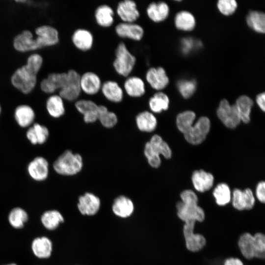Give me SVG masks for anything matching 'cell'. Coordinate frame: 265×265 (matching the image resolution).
Masks as SVG:
<instances>
[{
  "instance_id": "6da1fadb",
  "label": "cell",
  "mask_w": 265,
  "mask_h": 265,
  "mask_svg": "<svg viewBox=\"0 0 265 265\" xmlns=\"http://www.w3.org/2000/svg\"><path fill=\"white\" fill-rule=\"evenodd\" d=\"M43 63L42 56L37 53L30 55L26 64L17 69L11 77V83L17 89L28 94L35 87L37 75Z\"/></svg>"
},
{
  "instance_id": "7a4b0ae2",
  "label": "cell",
  "mask_w": 265,
  "mask_h": 265,
  "mask_svg": "<svg viewBox=\"0 0 265 265\" xmlns=\"http://www.w3.org/2000/svg\"><path fill=\"white\" fill-rule=\"evenodd\" d=\"M144 153L149 164L154 168L161 164L159 156L168 159L171 157L172 151L168 144L158 134L154 135L145 145Z\"/></svg>"
},
{
  "instance_id": "3957f363",
  "label": "cell",
  "mask_w": 265,
  "mask_h": 265,
  "mask_svg": "<svg viewBox=\"0 0 265 265\" xmlns=\"http://www.w3.org/2000/svg\"><path fill=\"white\" fill-rule=\"evenodd\" d=\"M114 55L112 66L116 73L124 78L130 76L136 63L135 55L130 51L123 42H120L117 44Z\"/></svg>"
},
{
  "instance_id": "277c9868",
  "label": "cell",
  "mask_w": 265,
  "mask_h": 265,
  "mask_svg": "<svg viewBox=\"0 0 265 265\" xmlns=\"http://www.w3.org/2000/svg\"><path fill=\"white\" fill-rule=\"evenodd\" d=\"M81 156L67 150L60 155L53 163L55 172L62 175L72 176L78 173L82 168Z\"/></svg>"
},
{
  "instance_id": "5b68a950",
  "label": "cell",
  "mask_w": 265,
  "mask_h": 265,
  "mask_svg": "<svg viewBox=\"0 0 265 265\" xmlns=\"http://www.w3.org/2000/svg\"><path fill=\"white\" fill-rule=\"evenodd\" d=\"M66 73L67 80L63 87L59 90V95L63 99L74 101L78 99L81 93L80 74L73 69Z\"/></svg>"
},
{
  "instance_id": "8992f818",
  "label": "cell",
  "mask_w": 265,
  "mask_h": 265,
  "mask_svg": "<svg viewBox=\"0 0 265 265\" xmlns=\"http://www.w3.org/2000/svg\"><path fill=\"white\" fill-rule=\"evenodd\" d=\"M211 128L209 119L205 116L201 117L195 124L184 134L186 140L193 145L202 143L206 138Z\"/></svg>"
},
{
  "instance_id": "52a82bcc",
  "label": "cell",
  "mask_w": 265,
  "mask_h": 265,
  "mask_svg": "<svg viewBox=\"0 0 265 265\" xmlns=\"http://www.w3.org/2000/svg\"><path fill=\"white\" fill-rule=\"evenodd\" d=\"M217 115L223 124L230 129L237 127L241 121L235 105L230 104L226 99L220 102Z\"/></svg>"
},
{
  "instance_id": "ba28073f",
  "label": "cell",
  "mask_w": 265,
  "mask_h": 265,
  "mask_svg": "<svg viewBox=\"0 0 265 265\" xmlns=\"http://www.w3.org/2000/svg\"><path fill=\"white\" fill-rule=\"evenodd\" d=\"M195 221L185 222L183 234L186 248L193 252L201 250L206 244L205 238L201 234L194 233Z\"/></svg>"
},
{
  "instance_id": "9c48e42d",
  "label": "cell",
  "mask_w": 265,
  "mask_h": 265,
  "mask_svg": "<svg viewBox=\"0 0 265 265\" xmlns=\"http://www.w3.org/2000/svg\"><path fill=\"white\" fill-rule=\"evenodd\" d=\"M116 35L121 38H127L134 41H140L144 35L143 27L135 23L120 22L115 26Z\"/></svg>"
},
{
  "instance_id": "30bf717a",
  "label": "cell",
  "mask_w": 265,
  "mask_h": 265,
  "mask_svg": "<svg viewBox=\"0 0 265 265\" xmlns=\"http://www.w3.org/2000/svg\"><path fill=\"white\" fill-rule=\"evenodd\" d=\"M176 208L178 217L185 222L190 221L201 222L205 218L204 211L198 205L185 204L179 202Z\"/></svg>"
},
{
  "instance_id": "8fae6325",
  "label": "cell",
  "mask_w": 265,
  "mask_h": 265,
  "mask_svg": "<svg viewBox=\"0 0 265 265\" xmlns=\"http://www.w3.org/2000/svg\"><path fill=\"white\" fill-rule=\"evenodd\" d=\"M117 15L122 22L135 23L140 16L136 3L132 0L119 1L116 8Z\"/></svg>"
},
{
  "instance_id": "7c38bea8",
  "label": "cell",
  "mask_w": 265,
  "mask_h": 265,
  "mask_svg": "<svg viewBox=\"0 0 265 265\" xmlns=\"http://www.w3.org/2000/svg\"><path fill=\"white\" fill-rule=\"evenodd\" d=\"M145 80L153 89L158 91L164 89L169 83V78L162 67L149 68L145 74Z\"/></svg>"
},
{
  "instance_id": "4fadbf2b",
  "label": "cell",
  "mask_w": 265,
  "mask_h": 265,
  "mask_svg": "<svg viewBox=\"0 0 265 265\" xmlns=\"http://www.w3.org/2000/svg\"><path fill=\"white\" fill-rule=\"evenodd\" d=\"M31 250L33 255L41 260L51 257L53 251V243L52 240L45 236L37 237L31 242Z\"/></svg>"
},
{
  "instance_id": "5bb4252c",
  "label": "cell",
  "mask_w": 265,
  "mask_h": 265,
  "mask_svg": "<svg viewBox=\"0 0 265 265\" xmlns=\"http://www.w3.org/2000/svg\"><path fill=\"white\" fill-rule=\"evenodd\" d=\"M81 92L88 95H94L101 91L102 81L100 76L93 71H86L80 75Z\"/></svg>"
},
{
  "instance_id": "9a60e30c",
  "label": "cell",
  "mask_w": 265,
  "mask_h": 265,
  "mask_svg": "<svg viewBox=\"0 0 265 265\" xmlns=\"http://www.w3.org/2000/svg\"><path fill=\"white\" fill-rule=\"evenodd\" d=\"M100 206L99 198L92 193L86 192L79 198L77 207L82 215H94L99 211Z\"/></svg>"
},
{
  "instance_id": "2e32d148",
  "label": "cell",
  "mask_w": 265,
  "mask_h": 265,
  "mask_svg": "<svg viewBox=\"0 0 265 265\" xmlns=\"http://www.w3.org/2000/svg\"><path fill=\"white\" fill-rule=\"evenodd\" d=\"M71 39L74 46L83 52L90 51L93 46L94 41L92 33L84 28L76 29L72 34Z\"/></svg>"
},
{
  "instance_id": "e0dca14e",
  "label": "cell",
  "mask_w": 265,
  "mask_h": 265,
  "mask_svg": "<svg viewBox=\"0 0 265 265\" xmlns=\"http://www.w3.org/2000/svg\"><path fill=\"white\" fill-rule=\"evenodd\" d=\"M35 33L36 40L41 48L55 45L59 42L58 32L53 26L47 25L40 26L36 29Z\"/></svg>"
},
{
  "instance_id": "ac0fdd59",
  "label": "cell",
  "mask_w": 265,
  "mask_h": 265,
  "mask_svg": "<svg viewBox=\"0 0 265 265\" xmlns=\"http://www.w3.org/2000/svg\"><path fill=\"white\" fill-rule=\"evenodd\" d=\"M27 171L31 178L35 181L46 180L49 174L48 161L42 157H36L28 164Z\"/></svg>"
},
{
  "instance_id": "d6986e66",
  "label": "cell",
  "mask_w": 265,
  "mask_h": 265,
  "mask_svg": "<svg viewBox=\"0 0 265 265\" xmlns=\"http://www.w3.org/2000/svg\"><path fill=\"white\" fill-rule=\"evenodd\" d=\"M75 106L77 110L83 115L86 123H93L98 120L99 105L94 101L85 99L79 100L76 102Z\"/></svg>"
},
{
  "instance_id": "ffe728a7",
  "label": "cell",
  "mask_w": 265,
  "mask_h": 265,
  "mask_svg": "<svg viewBox=\"0 0 265 265\" xmlns=\"http://www.w3.org/2000/svg\"><path fill=\"white\" fill-rule=\"evenodd\" d=\"M14 48L18 51L26 52L41 49L36 39L29 30H24L14 39Z\"/></svg>"
},
{
  "instance_id": "44dd1931",
  "label": "cell",
  "mask_w": 265,
  "mask_h": 265,
  "mask_svg": "<svg viewBox=\"0 0 265 265\" xmlns=\"http://www.w3.org/2000/svg\"><path fill=\"white\" fill-rule=\"evenodd\" d=\"M67 80V73H53L42 80L40 87L47 93H53L57 90H60L64 85Z\"/></svg>"
},
{
  "instance_id": "7402d4cb",
  "label": "cell",
  "mask_w": 265,
  "mask_h": 265,
  "mask_svg": "<svg viewBox=\"0 0 265 265\" xmlns=\"http://www.w3.org/2000/svg\"><path fill=\"white\" fill-rule=\"evenodd\" d=\"M101 91L108 101L119 103L124 98V90L119 83L113 80H107L102 82Z\"/></svg>"
},
{
  "instance_id": "603a6c76",
  "label": "cell",
  "mask_w": 265,
  "mask_h": 265,
  "mask_svg": "<svg viewBox=\"0 0 265 265\" xmlns=\"http://www.w3.org/2000/svg\"><path fill=\"white\" fill-rule=\"evenodd\" d=\"M123 90L132 98H139L146 92L145 84L142 78L136 76H130L124 82Z\"/></svg>"
},
{
  "instance_id": "cb8c5ba5",
  "label": "cell",
  "mask_w": 265,
  "mask_h": 265,
  "mask_svg": "<svg viewBox=\"0 0 265 265\" xmlns=\"http://www.w3.org/2000/svg\"><path fill=\"white\" fill-rule=\"evenodd\" d=\"M114 11L109 5L102 4L98 6L94 11L96 23L100 27L108 28L114 22Z\"/></svg>"
},
{
  "instance_id": "d4e9b609",
  "label": "cell",
  "mask_w": 265,
  "mask_h": 265,
  "mask_svg": "<svg viewBox=\"0 0 265 265\" xmlns=\"http://www.w3.org/2000/svg\"><path fill=\"white\" fill-rule=\"evenodd\" d=\"M146 12L150 20L154 23H160L167 18L169 7L164 1L152 2L147 6Z\"/></svg>"
},
{
  "instance_id": "484cf974",
  "label": "cell",
  "mask_w": 265,
  "mask_h": 265,
  "mask_svg": "<svg viewBox=\"0 0 265 265\" xmlns=\"http://www.w3.org/2000/svg\"><path fill=\"white\" fill-rule=\"evenodd\" d=\"M191 180L195 189L200 192H204L212 188L214 182L213 175L203 170L193 172Z\"/></svg>"
},
{
  "instance_id": "4316f807",
  "label": "cell",
  "mask_w": 265,
  "mask_h": 265,
  "mask_svg": "<svg viewBox=\"0 0 265 265\" xmlns=\"http://www.w3.org/2000/svg\"><path fill=\"white\" fill-rule=\"evenodd\" d=\"M112 210L117 216L125 218L130 216L134 211V205L129 198L120 195L114 200Z\"/></svg>"
},
{
  "instance_id": "83f0119b",
  "label": "cell",
  "mask_w": 265,
  "mask_h": 265,
  "mask_svg": "<svg viewBox=\"0 0 265 265\" xmlns=\"http://www.w3.org/2000/svg\"><path fill=\"white\" fill-rule=\"evenodd\" d=\"M64 221L63 215L56 210H47L40 216V222L42 226L49 231L56 229Z\"/></svg>"
},
{
  "instance_id": "f1b7e54d",
  "label": "cell",
  "mask_w": 265,
  "mask_h": 265,
  "mask_svg": "<svg viewBox=\"0 0 265 265\" xmlns=\"http://www.w3.org/2000/svg\"><path fill=\"white\" fill-rule=\"evenodd\" d=\"M14 117L20 127L26 128L30 126L33 122L35 113L30 106L22 105L19 106L15 109Z\"/></svg>"
},
{
  "instance_id": "f546056e",
  "label": "cell",
  "mask_w": 265,
  "mask_h": 265,
  "mask_svg": "<svg viewBox=\"0 0 265 265\" xmlns=\"http://www.w3.org/2000/svg\"><path fill=\"white\" fill-rule=\"evenodd\" d=\"M136 124L138 129L144 132H152L157 125V120L155 116L148 111H143L136 116Z\"/></svg>"
},
{
  "instance_id": "4dcf8cb0",
  "label": "cell",
  "mask_w": 265,
  "mask_h": 265,
  "mask_svg": "<svg viewBox=\"0 0 265 265\" xmlns=\"http://www.w3.org/2000/svg\"><path fill=\"white\" fill-rule=\"evenodd\" d=\"M29 218L27 212L21 207H15L9 212L7 220L9 225L14 229L24 228Z\"/></svg>"
},
{
  "instance_id": "1f68e13d",
  "label": "cell",
  "mask_w": 265,
  "mask_h": 265,
  "mask_svg": "<svg viewBox=\"0 0 265 265\" xmlns=\"http://www.w3.org/2000/svg\"><path fill=\"white\" fill-rule=\"evenodd\" d=\"M149 106L154 113H159L168 108L169 99L167 95L161 91H158L149 100Z\"/></svg>"
},
{
  "instance_id": "d6a6232c",
  "label": "cell",
  "mask_w": 265,
  "mask_h": 265,
  "mask_svg": "<svg viewBox=\"0 0 265 265\" xmlns=\"http://www.w3.org/2000/svg\"><path fill=\"white\" fill-rule=\"evenodd\" d=\"M238 246L243 256L248 260L255 258L253 236L249 233L240 235L238 240Z\"/></svg>"
},
{
  "instance_id": "836d02e7",
  "label": "cell",
  "mask_w": 265,
  "mask_h": 265,
  "mask_svg": "<svg viewBox=\"0 0 265 265\" xmlns=\"http://www.w3.org/2000/svg\"><path fill=\"white\" fill-rule=\"evenodd\" d=\"M253 102L249 97L242 95L238 98L235 104L240 120L247 123L250 120V113Z\"/></svg>"
},
{
  "instance_id": "e575fe53",
  "label": "cell",
  "mask_w": 265,
  "mask_h": 265,
  "mask_svg": "<svg viewBox=\"0 0 265 265\" xmlns=\"http://www.w3.org/2000/svg\"><path fill=\"white\" fill-rule=\"evenodd\" d=\"M46 108L49 114L53 117L58 118L65 113L63 99L59 95L50 96L46 102Z\"/></svg>"
},
{
  "instance_id": "d590c367",
  "label": "cell",
  "mask_w": 265,
  "mask_h": 265,
  "mask_svg": "<svg viewBox=\"0 0 265 265\" xmlns=\"http://www.w3.org/2000/svg\"><path fill=\"white\" fill-rule=\"evenodd\" d=\"M175 24L176 27L182 30L190 31L195 25V20L190 12L182 11L178 12L175 16Z\"/></svg>"
},
{
  "instance_id": "8d00e7d4",
  "label": "cell",
  "mask_w": 265,
  "mask_h": 265,
  "mask_svg": "<svg viewBox=\"0 0 265 265\" xmlns=\"http://www.w3.org/2000/svg\"><path fill=\"white\" fill-rule=\"evenodd\" d=\"M246 22L254 31L259 33L265 32V15L264 13L257 11L250 12L247 16Z\"/></svg>"
},
{
  "instance_id": "74e56055",
  "label": "cell",
  "mask_w": 265,
  "mask_h": 265,
  "mask_svg": "<svg viewBox=\"0 0 265 265\" xmlns=\"http://www.w3.org/2000/svg\"><path fill=\"white\" fill-rule=\"evenodd\" d=\"M195 117V113L190 110L185 111L178 114L176 118V125L178 130L184 134H185L193 126Z\"/></svg>"
},
{
  "instance_id": "f35d334b",
  "label": "cell",
  "mask_w": 265,
  "mask_h": 265,
  "mask_svg": "<svg viewBox=\"0 0 265 265\" xmlns=\"http://www.w3.org/2000/svg\"><path fill=\"white\" fill-rule=\"evenodd\" d=\"M216 203L220 206L227 205L231 200V192L229 186L225 183L217 185L213 191Z\"/></svg>"
},
{
  "instance_id": "ab89813d",
  "label": "cell",
  "mask_w": 265,
  "mask_h": 265,
  "mask_svg": "<svg viewBox=\"0 0 265 265\" xmlns=\"http://www.w3.org/2000/svg\"><path fill=\"white\" fill-rule=\"evenodd\" d=\"M98 120L106 128H112L118 121L116 114L103 105H99Z\"/></svg>"
},
{
  "instance_id": "60d3db41",
  "label": "cell",
  "mask_w": 265,
  "mask_h": 265,
  "mask_svg": "<svg viewBox=\"0 0 265 265\" xmlns=\"http://www.w3.org/2000/svg\"><path fill=\"white\" fill-rule=\"evenodd\" d=\"M255 258L264 259L265 256V236L261 233H257L253 236Z\"/></svg>"
},
{
  "instance_id": "b9f144b4",
  "label": "cell",
  "mask_w": 265,
  "mask_h": 265,
  "mask_svg": "<svg viewBox=\"0 0 265 265\" xmlns=\"http://www.w3.org/2000/svg\"><path fill=\"white\" fill-rule=\"evenodd\" d=\"M177 87L182 96L186 99L193 94L196 85L193 80H182L178 82Z\"/></svg>"
},
{
  "instance_id": "7bdbcfd3",
  "label": "cell",
  "mask_w": 265,
  "mask_h": 265,
  "mask_svg": "<svg viewBox=\"0 0 265 265\" xmlns=\"http://www.w3.org/2000/svg\"><path fill=\"white\" fill-rule=\"evenodd\" d=\"M35 134L37 144L44 143L47 140L49 132L48 129L45 126L38 123H35L31 127Z\"/></svg>"
},
{
  "instance_id": "ee69618b",
  "label": "cell",
  "mask_w": 265,
  "mask_h": 265,
  "mask_svg": "<svg viewBox=\"0 0 265 265\" xmlns=\"http://www.w3.org/2000/svg\"><path fill=\"white\" fill-rule=\"evenodd\" d=\"M231 199L234 208L238 211L245 210V198L243 190L235 188L233 190Z\"/></svg>"
},
{
  "instance_id": "f6af8a7d",
  "label": "cell",
  "mask_w": 265,
  "mask_h": 265,
  "mask_svg": "<svg viewBox=\"0 0 265 265\" xmlns=\"http://www.w3.org/2000/svg\"><path fill=\"white\" fill-rule=\"evenodd\" d=\"M219 11L224 15L232 14L237 8V2L235 0H219L217 2Z\"/></svg>"
},
{
  "instance_id": "bcb514c9",
  "label": "cell",
  "mask_w": 265,
  "mask_h": 265,
  "mask_svg": "<svg viewBox=\"0 0 265 265\" xmlns=\"http://www.w3.org/2000/svg\"><path fill=\"white\" fill-rule=\"evenodd\" d=\"M182 202L185 204L198 205V199L196 193L192 190L186 189L180 194Z\"/></svg>"
},
{
  "instance_id": "7dc6e473",
  "label": "cell",
  "mask_w": 265,
  "mask_h": 265,
  "mask_svg": "<svg viewBox=\"0 0 265 265\" xmlns=\"http://www.w3.org/2000/svg\"><path fill=\"white\" fill-rule=\"evenodd\" d=\"M245 198V210L252 209L255 203V199L252 190L250 188H246L243 190Z\"/></svg>"
},
{
  "instance_id": "c3c4849f",
  "label": "cell",
  "mask_w": 265,
  "mask_h": 265,
  "mask_svg": "<svg viewBox=\"0 0 265 265\" xmlns=\"http://www.w3.org/2000/svg\"><path fill=\"white\" fill-rule=\"evenodd\" d=\"M199 43L195 42L194 40L190 38H186L182 40V50L185 53H188L193 48H194L196 44Z\"/></svg>"
},
{
  "instance_id": "681fc988",
  "label": "cell",
  "mask_w": 265,
  "mask_h": 265,
  "mask_svg": "<svg viewBox=\"0 0 265 265\" xmlns=\"http://www.w3.org/2000/svg\"><path fill=\"white\" fill-rule=\"evenodd\" d=\"M256 195L258 200L261 203L265 202V183L264 181L259 182L256 188Z\"/></svg>"
},
{
  "instance_id": "f907efd6",
  "label": "cell",
  "mask_w": 265,
  "mask_h": 265,
  "mask_svg": "<svg viewBox=\"0 0 265 265\" xmlns=\"http://www.w3.org/2000/svg\"><path fill=\"white\" fill-rule=\"evenodd\" d=\"M256 102L260 108L264 111L265 110V94L264 92L258 95Z\"/></svg>"
},
{
  "instance_id": "816d5d0a",
  "label": "cell",
  "mask_w": 265,
  "mask_h": 265,
  "mask_svg": "<svg viewBox=\"0 0 265 265\" xmlns=\"http://www.w3.org/2000/svg\"><path fill=\"white\" fill-rule=\"evenodd\" d=\"M224 265H243V264L238 258L230 257L225 261Z\"/></svg>"
},
{
  "instance_id": "f5cc1de1",
  "label": "cell",
  "mask_w": 265,
  "mask_h": 265,
  "mask_svg": "<svg viewBox=\"0 0 265 265\" xmlns=\"http://www.w3.org/2000/svg\"><path fill=\"white\" fill-rule=\"evenodd\" d=\"M2 265H18L15 263H10L4 264Z\"/></svg>"
},
{
  "instance_id": "db71d44e",
  "label": "cell",
  "mask_w": 265,
  "mask_h": 265,
  "mask_svg": "<svg viewBox=\"0 0 265 265\" xmlns=\"http://www.w3.org/2000/svg\"><path fill=\"white\" fill-rule=\"evenodd\" d=\"M1 106H0V113H1Z\"/></svg>"
}]
</instances>
